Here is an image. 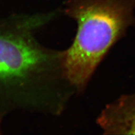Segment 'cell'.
<instances>
[{
    "instance_id": "1",
    "label": "cell",
    "mask_w": 135,
    "mask_h": 135,
    "mask_svg": "<svg viewBox=\"0 0 135 135\" xmlns=\"http://www.w3.org/2000/svg\"><path fill=\"white\" fill-rule=\"evenodd\" d=\"M57 15H15L0 22L1 117L15 112L60 115L77 94L65 74L64 50L46 47L37 37Z\"/></svg>"
},
{
    "instance_id": "2",
    "label": "cell",
    "mask_w": 135,
    "mask_h": 135,
    "mask_svg": "<svg viewBox=\"0 0 135 135\" xmlns=\"http://www.w3.org/2000/svg\"><path fill=\"white\" fill-rule=\"evenodd\" d=\"M64 11L77 24L72 44L64 50V65L79 94L109 51L135 26V0H67Z\"/></svg>"
},
{
    "instance_id": "3",
    "label": "cell",
    "mask_w": 135,
    "mask_h": 135,
    "mask_svg": "<svg viewBox=\"0 0 135 135\" xmlns=\"http://www.w3.org/2000/svg\"><path fill=\"white\" fill-rule=\"evenodd\" d=\"M96 122L104 134H135V91L107 104Z\"/></svg>"
},
{
    "instance_id": "4",
    "label": "cell",
    "mask_w": 135,
    "mask_h": 135,
    "mask_svg": "<svg viewBox=\"0 0 135 135\" xmlns=\"http://www.w3.org/2000/svg\"><path fill=\"white\" fill-rule=\"evenodd\" d=\"M1 117L0 116V133H1Z\"/></svg>"
}]
</instances>
